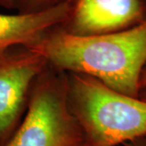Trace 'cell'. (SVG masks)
<instances>
[{
	"label": "cell",
	"mask_w": 146,
	"mask_h": 146,
	"mask_svg": "<svg viewBox=\"0 0 146 146\" xmlns=\"http://www.w3.org/2000/svg\"><path fill=\"white\" fill-rule=\"evenodd\" d=\"M29 48L63 72L84 74L122 94L140 97L146 20L123 31L94 36H72L56 27Z\"/></svg>",
	"instance_id": "cell-1"
},
{
	"label": "cell",
	"mask_w": 146,
	"mask_h": 146,
	"mask_svg": "<svg viewBox=\"0 0 146 146\" xmlns=\"http://www.w3.org/2000/svg\"><path fill=\"white\" fill-rule=\"evenodd\" d=\"M68 105L85 146H118L146 137V101L84 74L67 72Z\"/></svg>",
	"instance_id": "cell-2"
},
{
	"label": "cell",
	"mask_w": 146,
	"mask_h": 146,
	"mask_svg": "<svg viewBox=\"0 0 146 146\" xmlns=\"http://www.w3.org/2000/svg\"><path fill=\"white\" fill-rule=\"evenodd\" d=\"M3 146H85L68 105L66 72L47 65L34 83L23 119Z\"/></svg>",
	"instance_id": "cell-3"
},
{
	"label": "cell",
	"mask_w": 146,
	"mask_h": 146,
	"mask_svg": "<svg viewBox=\"0 0 146 146\" xmlns=\"http://www.w3.org/2000/svg\"><path fill=\"white\" fill-rule=\"evenodd\" d=\"M48 64L40 53L24 46L0 54V146L20 125L34 83Z\"/></svg>",
	"instance_id": "cell-4"
},
{
	"label": "cell",
	"mask_w": 146,
	"mask_h": 146,
	"mask_svg": "<svg viewBox=\"0 0 146 146\" xmlns=\"http://www.w3.org/2000/svg\"><path fill=\"white\" fill-rule=\"evenodd\" d=\"M146 20L145 0H71L68 16L58 27L76 36L123 31Z\"/></svg>",
	"instance_id": "cell-5"
},
{
	"label": "cell",
	"mask_w": 146,
	"mask_h": 146,
	"mask_svg": "<svg viewBox=\"0 0 146 146\" xmlns=\"http://www.w3.org/2000/svg\"><path fill=\"white\" fill-rule=\"evenodd\" d=\"M70 1L36 13H0V54L18 46H33L46 33L61 25L68 16Z\"/></svg>",
	"instance_id": "cell-6"
},
{
	"label": "cell",
	"mask_w": 146,
	"mask_h": 146,
	"mask_svg": "<svg viewBox=\"0 0 146 146\" xmlns=\"http://www.w3.org/2000/svg\"><path fill=\"white\" fill-rule=\"evenodd\" d=\"M70 0H14L15 10L19 13H36L61 5Z\"/></svg>",
	"instance_id": "cell-7"
},
{
	"label": "cell",
	"mask_w": 146,
	"mask_h": 146,
	"mask_svg": "<svg viewBox=\"0 0 146 146\" xmlns=\"http://www.w3.org/2000/svg\"><path fill=\"white\" fill-rule=\"evenodd\" d=\"M0 7L7 10H15L14 0H0Z\"/></svg>",
	"instance_id": "cell-8"
},
{
	"label": "cell",
	"mask_w": 146,
	"mask_h": 146,
	"mask_svg": "<svg viewBox=\"0 0 146 146\" xmlns=\"http://www.w3.org/2000/svg\"><path fill=\"white\" fill-rule=\"evenodd\" d=\"M126 146H146V137L140 138L125 144Z\"/></svg>",
	"instance_id": "cell-9"
},
{
	"label": "cell",
	"mask_w": 146,
	"mask_h": 146,
	"mask_svg": "<svg viewBox=\"0 0 146 146\" xmlns=\"http://www.w3.org/2000/svg\"><path fill=\"white\" fill-rule=\"evenodd\" d=\"M140 87H141V91L142 89L146 88V66L141 73V80H140Z\"/></svg>",
	"instance_id": "cell-10"
},
{
	"label": "cell",
	"mask_w": 146,
	"mask_h": 146,
	"mask_svg": "<svg viewBox=\"0 0 146 146\" xmlns=\"http://www.w3.org/2000/svg\"><path fill=\"white\" fill-rule=\"evenodd\" d=\"M140 98H141V99L146 101V88L145 89H142L141 91V93H140Z\"/></svg>",
	"instance_id": "cell-11"
},
{
	"label": "cell",
	"mask_w": 146,
	"mask_h": 146,
	"mask_svg": "<svg viewBox=\"0 0 146 146\" xmlns=\"http://www.w3.org/2000/svg\"><path fill=\"white\" fill-rule=\"evenodd\" d=\"M145 2H146V0H145Z\"/></svg>",
	"instance_id": "cell-12"
}]
</instances>
